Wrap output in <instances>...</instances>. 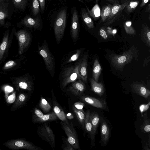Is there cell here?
Masks as SVG:
<instances>
[{
  "label": "cell",
  "instance_id": "22",
  "mask_svg": "<svg viewBox=\"0 0 150 150\" xmlns=\"http://www.w3.org/2000/svg\"><path fill=\"white\" fill-rule=\"evenodd\" d=\"M54 112L58 118L67 125H69L70 123L68 122L63 110L55 102L54 103L53 107Z\"/></svg>",
  "mask_w": 150,
  "mask_h": 150
},
{
  "label": "cell",
  "instance_id": "30",
  "mask_svg": "<svg viewBox=\"0 0 150 150\" xmlns=\"http://www.w3.org/2000/svg\"><path fill=\"white\" fill-rule=\"evenodd\" d=\"M72 109L82 127L84 129L86 113L77 109L73 106Z\"/></svg>",
  "mask_w": 150,
  "mask_h": 150
},
{
  "label": "cell",
  "instance_id": "35",
  "mask_svg": "<svg viewBox=\"0 0 150 150\" xmlns=\"http://www.w3.org/2000/svg\"><path fill=\"white\" fill-rule=\"evenodd\" d=\"M124 27L125 31L127 34L133 35L135 33V31L132 25V22L131 21H126L124 24Z\"/></svg>",
  "mask_w": 150,
  "mask_h": 150
},
{
  "label": "cell",
  "instance_id": "25",
  "mask_svg": "<svg viewBox=\"0 0 150 150\" xmlns=\"http://www.w3.org/2000/svg\"><path fill=\"white\" fill-rule=\"evenodd\" d=\"M102 69L97 58H96L94 62L93 67V79L97 82L98 81Z\"/></svg>",
  "mask_w": 150,
  "mask_h": 150
},
{
  "label": "cell",
  "instance_id": "41",
  "mask_svg": "<svg viewBox=\"0 0 150 150\" xmlns=\"http://www.w3.org/2000/svg\"><path fill=\"white\" fill-rule=\"evenodd\" d=\"M81 52L80 50H76V53L74 54L67 62V63H69L74 61L76 60L79 57Z\"/></svg>",
  "mask_w": 150,
  "mask_h": 150
},
{
  "label": "cell",
  "instance_id": "5",
  "mask_svg": "<svg viewBox=\"0 0 150 150\" xmlns=\"http://www.w3.org/2000/svg\"><path fill=\"white\" fill-rule=\"evenodd\" d=\"M39 136L43 140L48 142L52 148L55 147V137L53 131L46 123L39 127L37 131Z\"/></svg>",
  "mask_w": 150,
  "mask_h": 150
},
{
  "label": "cell",
  "instance_id": "54",
  "mask_svg": "<svg viewBox=\"0 0 150 150\" xmlns=\"http://www.w3.org/2000/svg\"><path fill=\"white\" fill-rule=\"evenodd\" d=\"M134 0H132V1H133Z\"/></svg>",
  "mask_w": 150,
  "mask_h": 150
},
{
  "label": "cell",
  "instance_id": "6",
  "mask_svg": "<svg viewBox=\"0 0 150 150\" xmlns=\"http://www.w3.org/2000/svg\"><path fill=\"white\" fill-rule=\"evenodd\" d=\"M62 128L67 136L68 142L75 149H80L79 143L76 132L71 122L69 125L61 121Z\"/></svg>",
  "mask_w": 150,
  "mask_h": 150
},
{
  "label": "cell",
  "instance_id": "7",
  "mask_svg": "<svg viewBox=\"0 0 150 150\" xmlns=\"http://www.w3.org/2000/svg\"><path fill=\"white\" fill-rule=\"evenodd\" d=\"M129 2L123 4H115L112 6L110 15L104 22L105 26H108L114 22L120 16L125 7Z\"/></svg>",
  "mask_w": 150,
  "mask_h": 150
},
{
  "label": "cell",
  "instance_id": "48",
  "mask_svg": "<svg viewBox=\"0 0 150 150\" xmlns=\"http://www.w3.org/2000/svg\"><path fill=\"white\" fill-rule=\"evenodd\" d=\"M149 0H142V2L140 5L141 7L144 6L149 1Z\"/></svg>",
  "mask_w": 150,
  "mask_h": 150
},
{
  "label": "cell",
  "instance_id": "36",
  "mask_svg": "<svg viewBox=\"0 0 150 150\" xmlns=\"http://www.w3.org/2000/svg\"><path fill=\"white\" fill-rule=\"evenodd\" d=\"M27 0H13V3L17 8L22 10L25 8Z\"/></svg>",
  "mask_w": 150,
  "mask_h": 150
},
{
  "label": "cell",
  "instance_id": "19",
  "mask_svg": "<svg viewBox=\"0 0 150 150\" xmlns=\"http://www.w3.org/2000/svg\"><path fill=\"white\" fill-rule=\"evenodd\" d=\"M90 82L92 91L100 96H102L105 92L103 84L101 83H98L93 78L90 79Z\"/></svg>",
  "mask_w": 150,
  "mask_h": 150
},
{
  "label": "cell",
  "instance_id": "17",
  "mask_svg": "<svg viewBox=\"0 0 150 150\" xmlns=\"http://www.w3.org/2000/svg\"><path fill=\"white\" fill-rule=\"evenodd\" d=\"M90 113L89 110H88L86 113L84 129L90 135L92 146V144H94L95 135L93 132L92 126L90 120Z\"/></svg>",
  "mask_w": 150,
  "mask_h": 150
},
{
  "label": "cell",
  "instance_id": "52",
  "mask_svg": "<svg viewBox=\"0 0 150 150\" xmlns=\"http://www.w3.org/2000/svg\"><path fill=\"white\" fill-rule=\"evenodd\" d=\"M146 11L147 12H150V5L149 4L146 8Z\"/></svg>",
  "mask_w": 150,
  "mask_h": 150
},
{
  "label": "cell",
  "instance_id": "44",
  "mask_svg": "<svg viewBox=\"0 0 150 150\" xmlns=\"http://www.w3.org/2000/svg\"><path fill=\"white\" fill-rule=\"evenodd\" d=\"M150 105V102H149L148 103L147 105H141L139 107V109L141 113H142L145 110H146L147 109L145 108H149V106Z\"/></svg>",
  "mask_w": 150,
  "mask_h": 150
},
{
  "label": "cell",
  "instance_id": "40",
  "mask_svg": "<svg viewBox=\"0 0 150 150\" xmlns=\"http://www.w3.org/2000/svg\"><path fill=\"white\" fill-rule=\"evenodd\" d=\"M99 33L101 36L105 39L108 38L109 34L107 30L104 27L100 28Z\"/></svg>",
  "mask_w": 150,
  "mask_h": 150
},
{
  "label": "cell",
  "instance_id": "20",
  "mask_svg": "<svg viewBox=\"0 0 150 150\" xmlns=\"http://www.w3.org/2000/svg\"><path fill=\"white\" fill-rule=\"evenodd\" d=\"M141 38L143 42L149 48L150 47V29L146 24L142 25L141 31Z\"/></svg>",
  "mask_w": 150,
  "mask_h": 150
},
{
  "label": "cell",
  "instance_id": "46",
  "mask_svg": "<svg viewBox=\"0 0 150 150\" xmlns=\"http://www.w3.org/2000/svg\"><path fill=\"white\" fill-rule=\"evenodd\" d=\"M150 60V56L146 58L144 61V62L143 64V67H144L148 64Z\"/></svg>",
  "mask_w": 150,
  "mask_h": 150
},
{
  "label": "cell",
  "instance_id": "47",
  "mask_svg": "<svg viewBox=\"0 0 150 150\" xmlns=\"http://www.w3.org/2000/svg\"><path fill=\"white\" fill-rule=\"evenodd\" d=\"M113 4H119V2L118 0H105Z\"/></svg>",
  "mask_w": 150,
  "mask_h": 150
},
{
  "label": "cell",
  "instance_id": "10",
  "mask_svg": "<svg viewBox=\"0 0 150 150\" xmlns=\"http://www.w3.org/2000/svg\"><path fill=\"white\" fill-rule=\"evenodd\" d=\"M100 133L101 139L99 142L102 146L107 145L108 143L110 135L109 126L102 117H100Z\"/></svg>",
  "mask_w": 150,
  "mask_h": 150
},
{
  "label": "cell",
  "instance_id": "15",
  "mask_svg": "<svg viewBox=\"0 0 150 150\" xmlns=\"http://www.w3.org/2000/svg\"><path fill=\"white\" fill-rule=\"evenodd\" d=\"M88 55H85L79 63V72L81 79L85 82L87 80Z\"/></svg>",
  "mask_w": 150,
  "mask_h": 150
},
{
  "label": "cell",
  "instance_id": "14",
  "mask_svg": "<svg viewBox=\"0 0 150 150\" xmlns=\"http://www.w3.org/2000/svg\"><path fill=\"white\" fill-rule=\"evenodd\" d=\"M14 84L18 89L21 88L30 91L33 89L31 82L25 77L23 76L16 78Z\"/></svg>",
  "mask_w": 150,
  "mask_h": 150
},
{
  "label": "cell",
  "instance_id": "51",
  "mask_svg": "<svg viewBox=\"0 0 150 150\" xmlns=\"http://www.w3.org/2000/svg\"><path fill=\"white\" fill-rule=\"evenodd\" d=\"M122 4H123L126 2H129L132 0H121Z\"/></svg>",
  "mask_w": 150,
  "mask_h": 150
},
{
  "label": "cell",
  "instance_id": "39",
  "mask_svg": "<svg viewBox=\"0 0 150 150\" xmlns=\"http://www.w3.org/2000/svg\"><path fill=\"white\" fill-rule=\"evenodd\" d=\"M43 115V113L40 110L37 108H35L33 117V122H35L36 120L42 118Z\"/></svg>",
  "mask_w": 150,
  "mask_h": 150
},
{
  "label": "cell",
  "instance_id": "26",
  "mask_svg": "<svg viewBox=\"0 0 150 150\" xmlns=\"http://www.w3.org/2000/svg\"><path fill=\"white\" fill-rule=\"evenodd\" d=\"M143 122L140 126L141 132L144 133H150V119L148 117L147 112L145 113L142 115Z\"/></svg>",
  "mask_w": 150,
  "mask_h": 150
},
{
  "label": "cell",
  "instance_id": "29",
  "mask_svg": "<svg viewBox=\"0 0 150 150\" xmlns=\"http://www.w3.org/2000/svg\"><path fill=\"white\" fill-rule=\"evenodd\" d=\"M8 33L5 34L1 43L0 44V62L3 57L5 51L7 48L8 42Z\"/></svg>",
  "mask_w": 150,
  "mask_h": 150
},
{
  "label": "cell",
  "instance_id": "4",
  "mask_svg": "<svg viewBox=\"0 0 150 150\" xmlns=\"http://www.w3.org/2000/svg\"><path fill=\"white\" fill-rule=\"evenodd\" d=\"M79 63L75 66L66 68L62 76V88L65 87L68 84L81 79L79 72Z\"/></svg>",
  "mask_w": 150,
  "mask_h": 150
},
{
  "label": "cell",
  "instance_id": "12",
  "mask_svg": "<svg viewBox=\"0 0 150 150\" xmlns=\"http://www.w3.org/2000/svg\"><path fill=\"white\" fill-rule=\"evenodd\" d=\"M131 87L133 92L145 99L148 98L150 95V90L140 82H134L131 84Z\"/></svg>",
  "mask_w": 150,
  "mask_h": 150
},
{
  "label": "cell",
  "instance_id": "32",
  "mask_svg": "<svg viewBox=\"0 0 150 150\" xmlns=\"http://www.w3.org/2000/svg\"><path fill=\"white\" fill-rule=\"evenodd\" d=\"M90 16L95 20L98 19L100 16V10L99 6L96 4L89 12Z\"/></svg>",
  "mask_w": 150,
  "mask_h": 150
},
{
  "label": "cell",
  "instance_id": "8",
  "mask_svg": "<svg viewBox=\"0 0 150 150\" xmlns=\"http://www.w3.org/2000/svg\"><path fill=\"white\" fill-rule=\"evenodd\" d=\"M15 35L18 42L19 53L21 54L29 45L30 41V36L27 31L24 30L18 31L16 33Z\"/></svg>",
  "mask_w": 150,
  "mask_h": 150
},
{
  "label": "cell",
  "instance_id": "3",
  "mask_svg": "<svg viewBox=\"0 0 150 150\" xmlns=\"http://www.w3.org/2000/svg\"><path fill=\"white\" fill-rule=\"evenodd\" d=\"M4 145L9 149L13 150L24 149L28 150H42L32 143L21 139L9 140L4 143Z\"/></svg>",
  "mask_w": 150,
  "mask_h": 150
},
{
  "label": "cell",
  "instance_id": "24",
  "mask_svg": "<svg viewBox=\"0 0 150 150\" xmlns=\"http://www.w3.org/2000/svg\"><path fill=\"white\" fill-rule=\"evenodd\" d=\"M28 97V95L26 94L22 93L20 94L11 107L12 110L17 109L23 105L26 102Z\"/></svg>",
  "mask_w": 150,
  "mask_h": 150
},
{
  "label": "cell",
  "instance_id": "38",
  "mask_svg": "<svg viewBox=\"0 0 150 150\" xmlns=\"http://www.w3.org/2000/svg\"><path fill=\"white\" fill-rule=\"evenodd\" d=\"M62 139L63 142L62 148L63 150H74V149L68 142L67 138L63 136Z\"/></svg>",
  "mask_w": 150,
  "mask_h": 150
},
{
  "label": "cell",
  "instance_id": "9",
  "mask_svg": "<svg viewBox=\"0 0 150 150\" xmlns=\"http://www.w3.org/2000/svg\"><path fill=\"white\" fill-rule=\"evenodd\" d=\"M81 99L83 102L92 106L109 111L106 102L104 99L88 96H82Z\"/></svg>",
  "mask_w": 150,
  "mask_h": 150
},
{
  "label": "cell",
  "instance_id": "45",
  "mask_svg": "<svg viewBox=\"0 0 150 150\" xmlns=\"http://www.w3.org/2000/svg\"><path fill=\"white\" fill-rule=\"evenodd\" d=\"M39 1L41 9L42 11H43L45 6V0H39Z\"/></svg>",
  "mask_w": 150,
  "mask_h": 150
},
{
  "label": "cell",
  "instance_id": "13",
  "mask_svg": "<svg viewBox=\"0 0 150 150\" xmlns=\"http://www.w3.org/2000/svg\"><path fill=\"white\" fill-rule=\"evenodd\" d=\"M85 84L81 79L73 82L67 91L75 96H80L86 90Z\"/></svg>",
  "mask_w": 150,
  "mask_h": 150
},
{
  "label": "cell",
  "instance_id": "16",
  "mask_svg": "<svg viewBox=\"0 0 150 150\" xmlns=\"http://www.w3.org/2000/svg\"><path fill=\"white\" fill-rule=\"evenodd\" d=\"M79 18L76 10L74 9L73 13L71 26V34L74 39L77 38L79 30Z\"/></svg>",
  "mask_w": 150,
  "mask_h": 150
},
{
  "label": "cell",
  "instance_id": "34",
  "mask_svg": "<svg viewBox=\"0 0 150 150\" xmlns=\"http://www.w3.org/2000/svg\"><path fill=\"white\" fill-rule=\"evenodd\" d=\"M139 3L138 1H131L125 6L124 9L127 13H129L135 9Z\"/></svg>",
  "mask_w": 150,
  "mask_h": 150
},
{
  "label": "cell",
  "instance_id": "31",
  "mask_svg": "<svg viewBox=\"0 0 150 150\" xmlns=\"http://www.w3.org/2000/svg\"><path fill=\"white\" fill-rule=\"evenodd\" d=\"M112 6L109 4L102 6L100 12V16L103 22H104L109 16Z\"/></svg>",
  "mask_w": 150,
  "mask_h": 150
},
{
  "label": "cell",
  "instance_id": "11",
  "mask_svg": "<svg viewBox=\"0 0 150 150\" xmlns=\"http://www.w3.org/2000/svg\"><path fill=\"white\" fill-rule=\"evenodd\" d=\"M38 51L47 69L49 71L52 70L54 66L53 59L47 47L45 45H42L39 47Z\"/></svg>",
  "mask_w": 150,
  "mask_h": 150
},
{
  "label": "cell",
  "instance_id": "2",
  "mask_svg": "<svg viewBox=\"0 0 150 150\" xmlns=\"http://www.w3.org/2000/svg\"><path fill=\"white\" fill-rule=\"evenodd\" d=\"M66 10H61L58 13L54 24V30L56 40L60 41L64 35L66 22Z\"/></svg>",
  "mask_w": 150,
  "mask_h": 150
},
{
  "label": "cell",
  "instance_id": "33",
  "mask_svg": "<svg viewBox=\"0 0 150 150\" xmlns=\"http://www.w3.org/2000/svg\"><path fill=\"white\" fill-rule=\"evenodd\" d=\"M39 107L45 112H49L51 108V107L47 101L42 97L41 98L40 102Z\"/></svg>",
  "mask_w": 150,
  "mask_h": 150
},
{
  "label": "cell",
  "instance_id": "18",
  "mask_svg": "<svg viewBox=\"0 0 150 150\" xmlns=\"http://www.w3.org/2000/svg\"><path fill=\"white\" fill-rule=\"evenodd\" d=\"M22 22L23 24L27 27L37 29L40 26V21L38 16L35 18H33L30 16H26L23 19Z\"/></svg>",
  "mask_w": 150,
  "mask_h": 150
},
{
  "label": "cell",
  "instance_id": "37",
  "mask_svg": "<svg viewBox=\"0 0 150 150\" xmlns=\"http://www.w3.org/2000/svg\"><path fill=\"white\" fill-rule=\"evenodd\" d=\"M40 3L39 0H33L32 9L33 14L36 16L40 12Z\"/></svg>",
  "mask_w": 150,
  "mask_h": 150
},
{
  "label": "cell",
  "instance_id": "27",
  "mask_svg": "<svg viewBox=\"0 0 150 150\" xmlns=\"http://www.w3.org/2000/svg\"><path fill=\"white\" fill-rule=\"evenodd\" d=\"M81 13L83 19L86 25L89 28H93L94 23L88 13L85 9H82Z\"/></svg>",
  "mask_w": 150,
  "mask_h": 150
},
{
  "label": "cell",
  "instance_id": "21",
  "mask_svg": "<svg viewBox=\"0 0 150 150\" xmlns=\"http://www.w3.org/2000/svg\"><path fill=\"white\" fill-rule=\"evenodd\" d=\"M8 4L5 0L0 1V24L2 25H5V20L8 16Z\"/></svg>",
  "mask_w": 150,
  "mask_h": 150
},
{
  "label": "cell",
  "instance_id": "53",
  "mask_svg": "<svg viewBox=\"0 0 150 150\" xmlns=\"http://www.w3.org/2000/svg\"><path fill=\"white\" fill-rule=\"evenodd\" d=\"M1 0H0V1H1Z\"/></svg>",
  "mask_w": 150,
  "mask_h": 150
},
{
  "label": "cell",
  "instance_id": "50",
  "mask_svg": "<svg viewBox=\"0 0 150 150\" xmlns=\"http://www.w3.org/2000/svg\"><path fill=\"white\" fill-rule=\"evenodd\" d=\"M67 117L69 119H71L73 117L72 114L70 113H69L67 115Z\"/></svg>",
  "mask_w": 150,
  "mask_h": 150
},
{
  "label": "cell",
  "instance_id": "43",
  "mask_svg": "<svg viewBox=\"0 0 150 150\" xmlns=\"http://www.w3.org/2000/svg\"><path fill=\"white\" fill-rule=\"evenodd\" d=\"M85 105V104L83 103L76 102L74 104L73 106L77 109L84 112L83 108Z\"/></svg>",
  "mask_w": 150,
  "mask_h": 150
},
{
  "label": "cell",
  "instance_id": "23",
  "mask_svg": "<svg viewBox=\"0 0 150 150\" xmlns=\"http://www.w3.org/2000/svg\"><path fill=\"white\" fill-rule=\"evenodd\" d=\"M90 120L92 126L93 132L95 135L100 120L99 115L95 112L90 113Z\"/></svg>",
  "mask_w": 150,
  "mask_h": 150
},
{
  "label": "cell",
  "instance_id": "49",
  "mask_svg": "<svg viewBox=\"0 0 150 150\" xmlns=\"http://www.w3.org/2000/svg\"><path fill=\"white\" fill-rule=\"evenodd\" d=\"M150 146L149 145L148 143H146V145H145L144 147V150H150L149 148Z\"/></svg>",
  "mask_w": 150,
  "mask_h": 150
},
{
  "label": "cell",
  "instance_id": "42",
  "mask_svg": "<svg viewBox=\"0 0 150 150\" xmlns=\"http://www.w3.org/2000/svg\"><path fill=\"white\" fill-rule=\"evenodd\" d=\"M16 63L14 61L10 60L4 64L3 69L4 70H6L13 67L16 65Z\"/></svg>",
  "mask_w": 150,
  "mask_h": 150
},
{
  "label": "cell",
  "instance_id": "28",
  "mask_svg": "<svg viewBox=\"0 0 150 150\" xmlns=\"http://www.w3.org/2000/svg\"><path fill=\"white\" fill-rule=\"evenodd\" d=\"M57 118L58 117L54 112H52L44 115L42 118L36 120L35 123H41L54 120H57Z\"/></svg>",
  "mask_w": 150,
  "mask_h": 150
},
{
  "label": "cell",
  "instance_id": "1",
  "mask_svg": "<svg viewBox=\"0 0 150 150\" xmlns=\"http://www.w3.org/2000/svg\"><path fill=\"white\" fill-rule=\"evenodd\" d=\"M138 50L134 46L122 54H111L109 58L112 65L117 70L122 71L125 66L129 63L134 57H137Z\"/></svg>",
  "mask_w": 150,
  "mask_h": 150
}]
</instances>
